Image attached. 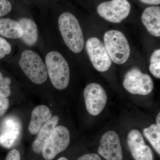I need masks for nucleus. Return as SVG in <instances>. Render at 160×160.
<instances>
[{
  "instance_id": "25",
  "label": "nucleus",
  "mask_w": 160,
  "mask_h": 160,
  "mask_svg": "<svg viewBox=\"0 0 160 160\" xmlns=\"http://www.w3.org/2000/svg\"><path fill=\"white\" fill-rule=\"evenodd\" d=\"M142 2L149 5H158L160 4V0H139Z\"/></svg>"
},
{
  "instance_id": "27",
  "label": "nucleus",
  "mask_w": 160,
  "mask_h": 160,
  "mask_svg": "<svg viewBox=\"0 0 160 160\" xmlns=\"http://www.w3.org/2000/svg\"><path fill=\"white\" fill-rule=\"evenodd\" d=\"M58 160H69L67 159L65 157H61L60 158H59Z\"/></svg>"
},
{
  "instance_id": "24",
  "label": "nucleus",
  "mask_w": 160,
  "mask_h": 160,
  "mask_svg": "<svg viewBox=\"0 0 160 160\" xmlns=\"http://www.w3.org/2000/svg\"><path fill=\"white\" fill-rule=\"evenodd\" d=\"M77 160H102V159L97 154L88 153L80 157Z\"/></svg>"
},
{
  "instance_id": "11",
  "label": "nucleus",
  "mask_w": 160,
  "mask_h": 160,
  "mask_svg": "<svg viewBox=\"0 0 160 160\" xmlns=\"http://www.w3.org/2000/svg\"><path fill=\"white\" fill-rule=\"evenodd\" d=\"M22 129L19 119L15 116L7 117L0 127V145L10 148L18 140Z\"/></svg>"
},
{
  "instance_id": "8",
  "label": "nucleus",
  "mask_w": 160,
  "mask_h": 160,
  "mask_svg": "<svg viewBox=\"0 0 160 160\" xmlns=\"http://www.w3.org/2000/svg\"><path fill=\"white\" fill-rule=\"evenodd\" d=\"M86 51L92 66L98 71H107L112 65L104 44L97 38H89L86 42Z\"/></svg>"
},
{
  "instance_id": "17",
  "label": "nucleus",
  "mask_w": 160,
  "mask_h": 160,
  "mask_svg": "<svg viewBox=\"0 0 160 160\" xmlns=\"http://www.w3.org/2000/svg\"><path fill=\"white\" fill-rule=\"evenodd\" d=\"M18 41L7 40L0 36V61L6 62L14 54Z\"/></svg>"
},
{
  "instance_id": "23",
  "label": "nucleus",
  "mask_w": 160,
  "mask_h": 160,
  "mask_svg": "<svg viewBox=\"0 0 160 160\" xmlns=\"http://www.w3.org/2000/svg\"><path fill=\"white\" fill-rule=\"evenodd\" d=\"M6 160H21L19 152L17 149H12L7 155Z\"/></svg>"
},
{
  "instance_id": "3",
  "label": "nucleus",
  "mask_w": 160,
  "mask_h": 160,
  "mask_svg": "<svg viewBox=\"0 0 160 160\" xmlns=\"http://www.w3.org/2000/svg\"><path fill=\"white\" fill-rule=\"evenodd\" d=\"M104 45L113 62L122 65L129 58L130 49L128 40L122 32L111 30L104 36Z\"/></svg>"
},
{
  "instance_id": "14",
  "label": "nucleus",
  "mask_w": 160,
  "mask_h": 160,
  "mask_svg": "<svg viewBox=\"0 0 160 160\" xmlns=\"http://www.w3.org/2000/svg\"><path fill=\"white\" fill-rule=\"evenodd\" d=\"M23 30L19 23L12 18H0V36L7 40L19 41Z\"/></svg>"
},
{
  "instance_id": "2",
  "label": "nucleus",
  "mask_w": 160,
  "mask_h": 160,
  "mask_svg": "<svg viewBox=\"0 0 160 160\" xmlns=\"http://www.w3.org/2000/svg\"><path fill=\"white\" fill-rule=\"evenodd\" d=\"M49 24L56 35L59 36L69 51L75 54L82 51L85 38L77 18L69 12L60 13Z\"/></svg>"
},
{
  "instance_id": "13",
  "label": "nucleus",
  "mask_w": 160,
  "mask_h": 160,
  "mask_svg": "<svg viewBox=\"0 0 160 160\" xmlns=\"http://www.w3.org/2000/svg\"><path fill=\"white\" fill-rule=\"evenodd\" d=\"M143 25L151 35L160 36V7L152 6L143 11L141 17Z\"/></svg>"
},
{
  "instance_id": "1",
  "label": "nucleus",
  "mask_w": 160,
  "mask_h": 160,
  "mask_svg": "<svg viewBox=\"0 0 160 160\" xmlns=\"http://www.w3.org/2000/svg\"><path fill=\"white\" fill-rule=\"evenodd\" d=\"M6 62L9 66L18 69L35 85H44L49 79L46 64L39 52L19 41L14 54Z\"/></svg>"
},
{
  "instance_id": "21",
  "label": "nucleus",
  "mask_w": 160,
  "mask_h": 160,
  "mask_svg": "<svg viewBox=\"0 0 160 160\" xmlns=\"http://www.w3.org/2000/svg\"><path fill=\"white\" fill-rule=\"evenodd\" d=\"M13 10V5L9 0H0V18L7 17Z\"/></svg>"
},
{
  "instance_id": "10",
  "label": "nucleus",
  "mask_w": 160,
  "mask_h": 160,
  "mask_svg": "<svg viewBox=\"0 0 160 160\" xmlns=\"http://www.w3.org/2000/svg\"><path fill=\"white\" fill-rule=\"evenodd\" d=\"M98 153L106 160H122L123 152L118 135L110 130L105 132L100 141Z\"/></svg>"
},
{
  "instance_id": "22",
  "label": "nucleus",
  "mask_w": 160,
  "mask_h": 160,
  "mask_svg": "<svg viewBox=\"0 0 160 160\" xmlns=\"http://www.w3.org/2000/svg\"><path fill=\"white\" fill-rule=\"evenodd\" d=\"M9 106V101L8 98L0 96V117L6 113Z\"/></svg>"
},
{
  "instance_id": "7",
  "label": "nucleus",
  "mask_w": 160,
  "mask_h": 160,
  "mask_svg": "<svg viewBox=\"0 0 160 160\" xmlns=\"http://www.w3.org/2000/svg\"><path fill=\"white\" fill-rule=\"evenodd\" d=\"M131 9L127 0H112L103 2L97 7V12L108 22L119 23L129 16Z\"/></svg>"
},
{
  "instance_id": "5",
  "label": "nucleus",
  "mask_w": 160,
  "mask_h": 160,
  "mask_svg": "<svg viewBox=\"0 0 160 160\" xmlns=\"http://www.w3.org/2000/svg\"><path fill=\"white\" fill-rule=\"evenodd\" d=\"M123 86L133 94L147 95L152 92L154 83L149 75L143 73L137 68L129 70L124 77Z\"/></svg>"
},
{
  "instance_id": "20",
  "label": "nucleus",
  "mask_w": 160,
  "mask_h": 160,
  "mask_svg": "<svg viewBox=\"0 0 160 160\" xmlns=\"http://www.w3.org/2000/svg\"><path fill=\"white\" fill-rule=\"evenodd\" d=\"M12 83L11 78L4 75L0 71V96L8 98L10 95Z\"/></svg>"
},
{
  "instance_id": "6",
  "label": "nucleus",
  "mask_w": 160,
  "mask_h": 160,
  "mask_svg": "<svg viewBox=\"0 0 160 160\" xmlns=\"http://www.w3.org/2000/svg\"><path fill=\"white\" fill-rule=\"evenodd\" d=\"M70 142V133L65 126H56L45 143L42 154L46 160H52L60 152L65 151Z\"/></svg>"
},
{
  "instance_id": "19",
  "label": "nucleus",
  "mask_w": 160,
  "mask_h": 160,
  "mask_svg": "<svg viewBox=\"0 0 160 160\" xmlns=\"http://www.w3.org/2000/svg\"><path fill=\"white\" fill-rule=\"evenodd\" d=\"M149 66L150 72L157 78H160V50H155L152 54Z\"/></svg>"
},
{
  "instance_id": "12",
  "label": "nucleus",
  "mask_w": 160,
  "mask_h": 160,
  "mask_svg": "<svg viewBox=\"0 0 160 160\" xmlns=\"http://www.w3.org/2000/svg\"><path fill=\"white\" fill-rule=\"evenodd\" d=\"M127 144L135 160H153L151 149L146 145L142 135L138 130L133 129L129 132Z\"/></svg>"
},
{
  "instance_id": "4",
  "label": "nucleus",
  "mask_w": 160,
  "mask_h": 160,
  "mask_svg": "<svg viewBox=\"0 0 160 160\" xmlns=\"http://www.w3.org/2000/svg\"><path fill=\"white\" fill-rule=\"evenodd\" d=\"M12 18L19 23L23 30V36L20 42L27 47L38 51L42 42V34L39 24L30 15L18 13Z\"/></svg>"
},
{
  "instance_id": "15",
  "label": "nucleus",
  "mask_w": 160,
  "mask_h": 160,
  "mask_svg": "<svg viewBox=\"0 0 160 160\" xmlns=\"http://www.w3.org/2000/svg\"><path fill=\"white\" fill-rule=\"evenodd\" d=\"M52 118V113L48 107L44 105L37 106L32 110L29 126V132L32 134L38 132L43 125Z\"/></svg>"
},
{
  "instance_id": "26",
  "label": "nucleus",
  "mask_w": 160,
  "mask_h": 160,
  "mask_svg": "<svg viewBox=\"0 0 160 160\" xmlns=\"http://www.w3.org/2000/svg\"><path fill=\"white\" fill-rule=\"evenodd\" d=\"M157 125L160 127V113L159 112L156 118Z\"/></svg>"
},
{
  "instance_id": "16",
  "label": "nucleus",
  "mask_w": 160,
  "mask_h": 160,
  "mask_svg": "<svg viewBox=\"0 0 160 160\" xmlns=\"http://www.w3.org/2000/svg\"><path fill=\"white\" fill-rule=\"evenodd\" d=\"M59 118L55 116L46 122L40 129L36 138L32 145V149L37 153H41L45 143L50 137L57 125Z\"/></svg>"
},
{
  "instance_id": "18",
  "label": "nucleus",
  "mask_w": 160,
  "mask_h": 160,
  "mask_svg": "<svg viewBox=\"0 0 160 160\" xmlns=\"http://www.w3.org/2000/svg\"><path fill=\"white\" fill-rule=\"evenodd\" d=\"M143 134L155 151L160 154V127L152 124L143 130Z\"/></svg>"
},
{
  "instance_id": "9",
  "label": "nucleus",
  "mask_w": 160,
  "mask_h": 160,
  "mask_svg": "<svg viewBox=\"0 0 160 160\" xmlns=\"http://www.w3.org/2000/svg\"><path fill=\"white\" fill-rule=\"evenodd\" d=\"M84 98L87 111L93 116H97L102 111L108 100L105 89L96 83H90L86 86Z\"/></svg>"
}]
</instances>
